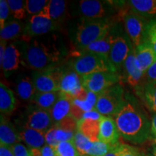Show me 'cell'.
<instances>
[{
	"mask_svg": "<svg viewBox=\"0 0 156 156\" xmlns=\"http://www.w3.org/2000/svg\"><path fill=\"white\" fill-rule=\"evenodd\" d=\"M23 57L25 64L34 71L57 67L67 51L57 35L23 39Z\"/></svg>",
	"mask_w": 156,
	"mask_h": 156,
	"instance_id": "1",
	"label": "cell"
},
{
	"mask_svg": "<svg viewBox=\"0 0 156 156\" xmlns=\"http://www.w3.org/2000/svg\"><path fill=\"white\" fill-rule=\"evenodd\" d=\"M114 119L120 136L134 145L144 143L152 135L151 121L133 95H125L124 103Z\"/></svg>",
	"mask_w": 156,
	"mask_h": 156,
	"instance_id": "2",
	"label": "cell"
},
{
	"mask_svg": "<svg viewBox=\"0 0 156 156\" xmlns=\"http://www.w3.org/2000/svg\"><path fill=\"white\" fill-rule=\"evenodd\" d=\"M111 30V25L106 19L82 18L75 33V45L80 51L88 45L106 36Z\"/></svg>",
	"mask_w": 156,
	"mask_h": 156,
	"instance_id": "3",
	"label": "cell"
},
{
	"mask_svg": "<svg viewBox=\"0 0 156 156\" xmlns=\"http://www.w3.org/2000/svg\"><path fill=\"white\" fill-rule=\"evenodd\" d=\"M69 67L80 76L100 72L118 73L108 57L92 53H77L70 61Z\"/></svg>",
	"mask_w": 156,
	"mask_h": 156,
	"instance_id": "4",
	"label": "cell"
},
{
	"mask_svg": "<svg viewBox=\"0 0 156 156\" xmlns=\"http://www.w3.org/2000/svg\"><path fill=\"white\" fill-rule=\"evenodd\" d=\"M125 95L120 85H114L98 95L95 111L102 116H114L122 108L125 101Z\"/></svg>",
	"mask_w": 156,
	"mask_h": 156,
	"instance_id": "5",
	"label": "cell"
},
{
	"mask_svg": "<svg viewBox=\"0 0 156 156\" xmlns=\"http://www.w3.org/2000/svg\"><path fill=\"white\" fill-rule=\"evenodd\" d=\"M80 79L82 85L87 91L98 95L118 84L120 77L116 72H100L80 76Z\"/></svg>",
	"mask_w": 156,
	"mask_h": 156,
	"instance_id": "6",
	"label": "cell"
},
{
	"mask_svg": "<svg viewBox=\"0 0 156 156\" xmlns=\"http://www.w3.org/2000/svg\"><path fill=\"white\" fill-rule=\"evenodd\" d=\"M63 70L58 67L34 71L32 75L36 92L48 93L60 91V80Z\"/></svg>",
	"mask_w": 156,
	"mask_h": 156,
	"instance_id": "7",
	"label": "cell"
},
{
	"mask_svg": "<svg viewBox=\"0 0 156 156\" xmlns=\"http://www.w3.org/2000/svg\"><path fill=\"white\" fill-rule=\"evenodd\" d=\"M60 91L72 98L73 100H85L88 95V91L84 88L82 85L80 76L72 69L62 71Z\"/></svg>",
	"mask_w": 156,
	"mask_h": 156,
	"instance_id": "8",
	"label": "cell"
},
{
	"mask_svg": "<svg viewBox=\"0 0 156 156\" xmlns=\"http://www.w3.org/2000/svg\"><path fill=\"white\" fill-rule=\"evenodd\" d=\"M61 23L39 15L31 16L28 23L25 25L22 39H28L47 35L52 31L58 30Z\"/></svg>",
	"mask_w": 156,
	"mask_h": 156,
	"instance_id": "9",
	"label": "cell"
},
{
	"mask_svg": "<svg viewBox=\"0 0 156 156\" xmlns=\"http://www.w3.org/2000/svg\"><path fill=\"white\" fill-rule=\"evenodd\" d=\"M124 28L134 47L141 44L145 40V31L148 22L147 18L131 11L124 16Z\"/></svg>",
	"mask_w": 156,
	"mask_h": 156,
	"instance_id": "10",
	"label": "cell"
},
{
	"mask_svg": "<svg viewBox=\"0 0 156 156\" xmlns=\"http://www.w3.org/2000/svg\"><path fill=\"white\" fill-rule=\"evenodd\" d=\"M24 125L46 134L54 124L49 111L33 105L27 110Z\"/></svg>",
	"mask_w": 156,
	"mask_h": 156,
	"instance_id": "11",
	"label": "cell"
},
{
	"mask_svg": "<svg viewBox=\"0 0 156 156\" xmlns=\"http://www.w3.org/2000/svg\"><path fill=\"white\" fill-rule=\"evenodd\" d=\"M134 48L133 44L127 34L116 36L108 55V59L118 73L123 67L126 59Z\"/></svg>",
	"mask_w": 156,
	"mask_h": 156,
	"instance_id": "12",
	"label": "cell"
},
{
	"mask_svg": "<svg viewBox=\"0 0 156 156\" xmlns=\"http://www.w3.org/2000/svg\"><path fill=\"white\" fill-rule=\"evenodd\" d=\"M134 58L136 67L145 75L147 69L156 61V56L153 48L146 40L134 47Z\"/></svg>",
	"mask_w": 156,
	"mask_h": 156,
	"instance_id": "13",
	"label": "cell"
},
{
	"mask_svg": "<svg viewBox=\"0 0 156 156\" xmlns=\"http://www.w3.org/2000/svg\"><path fill=\"white\" fill-rule=\"evenodd\" d=\"M109 9L103 2L82 0L79 2V12L83 18L106 19Z\"/></svg>",
	"mask_w": 156,
	"mask_h": 156,
	"instance_id": "14",
	"label": "cell"
},
{
	"mask_svg": "<svg viewBox=\"0 0 156 156\" xmlns=\"http://www.w3.org/2000/svg\"><path fill=\"white\" fill-rule=\"evenodd\" d=\"M120 134L116 122L112 116H103L100 122L98 140L110 145L118 143Z\"/></svg>",
	"mask_w": 156,
	"mask_h": 156,
	"instance_id": "15",
	"label": "cell"
},
{
	"mask_svg": "<svg viewBox=\"0 0 156 156\" xmlns=\"http://www.w3.org/2000/svg\"><path fill=\"white\" fill-rule=\"evenodd\" d=\"M20 139L24 142L30 149H41L46 145L45 133L23 125L17 130Z\"/></svg>",
	"mask_w": 156,
	"mask_h": 156,
	"instance_id": "16",
	"label": "cell"
},
{
	"mask_svg": "<svg viewBox=\"0 0 156 156\" xmlns=\"http://www.w3.org/2000/svg\"><path fill=\"white\" fill-rule=\"evenodd\" d=\"M73 101L72 98L61 93L57 101L49 111L54 124H58L66 117L71 115Z\"/></svg>",
	"mask_w": 156,
	"mask_h": 156,
	"instance_id": "17",
	"label": "cell"
},
{
	"mask_svg": "<svg viewBox=\"0 0 156 156\" xmlns=\"http://www.w3.org/2000/svg\"><path fill=\"white\" fill-rule=\"evenodd\" d=\"M22 53L13 43L7 45L5 55L0 62V65L5 73H11L17 69L22 61Z\"/></svg>",
	"mask_w": 156,
	"mask_h": 156,
	"instance_id": "18",
	"label": "cell"
},
{
	"mask_svg": "<svg viewBox=\"0 0 156 156\" xmlns=\"http://www.w3.org/2000/svg\"><path fill=\"white\" fill-rule=\"evenodd\" d=\"M0 145L12 147L13 145L20 142L17 130L3 114L0 116Z\"/></svg>",
	"mask_w": 156,
	"mask_h": 156,
	"instance_id": "19",
	"label": "cell"
},
{
	"mask_svg": "<svg viewBox=\"0 0 156 156\" xmlns=\"http://www.w3.org/2000/svg\"><path fill=\"white\" fill-rule=\"evenodd\" d=\"M67 2L63 0H49L38 15L60 23L67 13Z\"/></svg>",
	"mask_w": 156,
	"mask_h": 156,
	"instance_id": "20",
	"label": "cell"
},
{
	"mask_svg": "<svg viewBox=\"0 0 156 156\" xmlns=\"http://www.w3.org/2000/svg\"><path fill=\"white\" fill-rule=\"evenodd\" d=\"M98 95V94L88 92L87 98L85 100L80 101L74 99L71 109V116L78 122L83 118L85 113L95 110Z\"/></svg>",
	"mask_w": 156,
	"mask_h": 156,
	"instance_id": "21",
	"label": "cell"
},
{
	"mask_svg": "<svg viewBox=\"0 0 156 156\" xmlns=\"http://www.w3.org/2000/svg\"><path fill=\"white\" fill-rule=\"evenodd\" d=\"M116 36L111 34L110 33L101 40L97 41L93 44L88 45L85 48L80 51H78L77 53H92L101 54L108 58L113 44L115 41Z\"/></svg>",
	"mask_w": 156,
	"mask_h": 156,
	"instance_id": "22",
	"label": "cell"
},
{
	"mask_svg": "<svg viewBox=\"0 0 156 156\" xmlns=\"http://www.w3.org/2000/svg\"><path fill=\"white\" fill-rule=\"evenodd\" d=\"M123 67L124 68L126 73V79L129 85L132 87H137L142 78L145 75L138 69L135 64L134 58V48L132 51L128 56L124 62Z\"/></svg>",
	"mask_w": 156,
	"mask_h": 156,
	"instance_id": "23",
	"label": "cell"
},
{
	"mask_svg": "<svg viewBox=\"0 0 156 156\" xmlns=\"http://www.w3.org/2000/svg\"><path fill=\"white\" fill-rule=\"evenodd\" d=\"M17 101L12 90L3 83L0 84V112L1 114H9L16 108Z\"/></svg>",
	"mask_w": 156,
	"mask_h": 156,
	"instance_id": "24",
	"label": "cell"
},
{
	"mask_svg": "<svg viewBox=\"0 0 156 156\" xmlns=\"http://www.w3.org/2000/svg\"><path fill=\"white\" fill-rule=\"evenodd\" d=\"M131 11L140 16L153 17L156 15V0H129Z\"/></svg>",
	"mask_w": 156,
	"mask_h": 156,
	"instance_id": "25",
	"label": "cell"
},
{
	"mask_svg": "<svg viewBox=\"0 0 156 156\" xmlns=\"http://www.w3.org/2000/svg\"><path fill=\"white\" fill-rule=\"evenodd\" d=\"M101 119H81L77 122V131L88 137L93 142L98 141Z\"/></svg>",
	"mask_w": 156,
	"mask_h": 156,
	"instance_id": "26",
	"label": "cell"
},
{
	"mask_svg": "<svg viewBox=\"0 0 156 156\" xmlns=\"http://www.w3.org/2000/svg\"><path fill=\"white\" fill-rule=\"evenodd\" d=\"M60 91L48 93L36 92L31 99L30 102L33 105H35L39 108L50 111L60 97Z\"/></svg>",
	"mask_w": 156,
	"mask_h": 156,
	"instance_id": "27",
	"label": "cell"
},
{
	"mask_svg": "<svg viewBox=\"0 0 156 156\" xmlns=\"http://www.w3.org/2000/svg\"><path fill=\"white\" fill-rule=\"evenodd\" d=\"M16 92L22 100L30 101L36 93L32 78L28 76L19 78L16 83Z\"/></svg>",
	"mask_w": 156,
	"mask_h": 156,
	"instance_id": "28",
	"label": "cell"
},
{
	"mask_svg": "<svg viewBox=\"0 0 156 156\" xmlns=\"http://www.w3.org/2000/svg\"><path fill=\"white\" fill-rule=\"evenodd\" d=\"M24 25L18 20H12L7 23L2 29L0 30L1 40H12L23 36Z\"/></svg>",
	"mask_w": 156,
	"mask_h": 156,
	"instance_id": "29",
	"label": "cell"
},
{
	"mask_svg": "<svg viewBox=\"0 0 156 156\" xmlns=\"http://www.w3.org/2000/svg\"><path fill=\"white\" fill-rule=\"evenodd\" d=\"M141 92L146 106L155 114L156 113V81H146L142 85Z\"/></svg>",
	"mask_w": 156,
	"mask_h": 156,
	"instance_id": "30",
	"label": "cell"
},
{
	"mask_svg": "<svg viewBox=\"0 0 156 156\" xmlns=\"http://www.w3.org/2000/svg\"><path fill=\"white\" fill-rule=\"evenodd\" d=\"M73 142L80 155H87L93 145V142L88 137L79 131L76 132Z\"/></svg>",
	"mask_w": 156,
	"mask_h": 156,
	"instance_id": "31",
	"label": "cell"
},
{
	"mask_svg": "<svg viewBox=\"0 0 156 156\" xmlns=\"http://www.w3.org/2000/svg\"><path fill=\"white\" fill-rule=\"evenodd\" d=\"M11 15L17 20H22L25 17L26 7L25 1L22 0H7Z\"/></svg>",
	"mask_w": 156,
	"mask_h": 156,
	"instance_id": "32",
	"label": "cell"
},
{
	"mask_svg": "<svg viewBox=\"0 0 156 156\" xmlns=\"http://www.w3.org/2000/svg\"><path fill=\"white\" fill-rule=\"evenodd\" d=\"M56 156H78L80 155L73 142H62L55 149Z\"/></svg>",
	"mask_w": 156,
	"mask_h": 156,
	"instance_id": "33",
	"label": "cell"
},
{
	"mask_svg": "<svg viewBox=\"0 0 156 156\" xmlns=\"http://www.w3.org/2000/svg\"><path fill=\"white\" fill-rule=\"evenodd\" d=\"M48 3L47 0H26L25 7L28 14L38 15Z\"/></svg>",
	"mask_w": 156,
	"mask_h": 156,
	"instance_id": "34",
	"label": "cell"
},
{
	"mask_svg": "<svg viewBox=\"0 0 156 156\" xmlns=\"http://www.w3.org/2000/svg\"><path fill=\"white\" fill-rule=\"evenodd\" d=\"M145 40L149 43L156 56V19L150 20L147 25Z\"/></svg>",
	"mask_w": 156,
	"mask_h": 156,
	"instance_id": "35",
	"label": "cell"
},
{
	"mask_svg": "<svg viewBox=\"0 0 156 156\" xmlns=\"http://www.w3.org/2000/svg\"><path fill=\"white\" fill-rule=\"evenodd\" d=\"M113 145L104 143L101 141H96L93 142L91 149L87 152V156H104L110 151Z\"/></svg>",
	"mask_w": 156,
	"mask_h": 156,
	"instance_id": "36",
	"label": "cell"
},
{
	"mask_svg": "<svg viewBox=\"0 0 156 156\" xmlns=\"http://www.w3.org/2000/svg\"><path fill=\"white\" fill-rule=\"evenodd\" d=\"M9 14H11L8 3L6 0L0 1V28L2 29L5 26Z\"/></svg>",
	"mask_w": 156,
	"mask_h": 156,
	"instance_id": "37",
	"label": "cell"
},
{
	"mask_svg": "<svg viewBox=\"0 0 156 156\" xmlns=\"http://www.w3.org/2000/svg\"><path fill=\"white\" fill-rule=\"evenodd\" d=\"M56 126L54 124V125L52 126L46 134H45L46 145L51 146V147H53L54 149H55L56 147L58 144V142L56 139Z\"/></svg>",
	"mask_w": 156,
	"mask_h": 156,
	"instance_id": "38",
	"label": "cell"
},
{
	"mask_svg": "<svg viewBox=\"0 0 156 156\" xmlns=\"http://www.w3.org/2000/svg\"><path fill=\"white\" fill-rule=\"evenodd\" d=\"M15 156H31L30 150H28L21 142H17L11 147Z\"/></svg>",
	"mask_w": 156,
	"mask_h": 156,
	"instance_id": "39",
	"label": "cell"
},
{
	"mask_svg": "<svg viewBox=\"0 0 156 156\" xmlns=\"http://www.w3.org/2000/svg\"><path fill=\"white\" fill-rule=\"evenodd\" d=\"M121 156H142V155L134 147L123 144Z\"/></svg>",
	"mask_w": 156,
	"mask_h": 156,
	"instance_id": "40",
	"label": "cell"
},
{
	"mask_svg": "<svg viewBox=\"0 0 156 156\" xmlns=\"http://www.w3.org/2000/svg\"><path fill=\"white\" fill-rule=\"evenodd\" d=\"M145 76L147 81H156V61L147 69Z\"/></svg>",
	"mask_w": 156,
	"mask_h": 156,
	"instance_id": "41",
	"label": "cell"
},
{
	"mask_svg": "<svg viewBox=\"0 0 156 156\" xmlns=\"http://www.w3.org/2000/svg\"><path fill=\"white\" fill-rule=\"evenodd\" d=\"M122 145L123 144L119 143V142L115 144V145L112 146L110 151L104 156H121L122 155Z\"/></svg>",
	"mask_w": 156,
	"mask_h": 156,
	"instance_id": "42",
	"label": "cell"
},
{
	"mask_svg": "<svg viewBox=\"0 0 156 156\" xmlns=\"http://www.w3.org/2000/svg\"><path fill=\"white\" fill-rule=\"evenodd\" d=\"M41 156H56L55 150L51 146L46 145L41 149Z\"/></svg>",
	"mask_w": 156,
	"mask_h": 156,
	"instance_id": "43",
	"label": "cell"
},
{
	"mask_svg": "<svg viewBox=\"0 0 156 156\" xmlns=\"http://www.w3.org/2000/svg\"><path fill=\"white\" fill-rule=\"evenodd\" d=\"M0 156H15L11 147L0 145Z\"/></svg>",
	"mask_w": 156,
	"mask_h": 156,
	"instance_id": "44",
	"label": "cell"
},
{
	"mask_svg": "<svg viewBox=\"0 0 156 156\" xmlns=\"http://www.w3.org/2000/svg\"><path fill=\"white\" fill-rule=\"evenodd\" d=\"M151 134L156 139V113L153 114L151 119Z\"/></svg>",
	"mask_w": 156,
	"mask_h": 156,
	"instance_id": "45",
	"label": "cell"
},
{
	"mask_svg": "<svg viewBox=\"0 0 156 156\" xmlns=\"http://www.w3.org/2000/svg\"><path fill=\"white\" fill-rule=\"evenodd\" d=\"M7 41L1 40V44H0V62L2 60L3 56L5 55L6 48H7Z\"/></svg>",
	"mask_w": 156,
	"mask_h": 156,
	"instance_id": "46",
	"label": "cell"
},
{
	"mask_svg": "<svg viewBox=\"0 0 156 156\" xmlns=\"http://www.w3.org/2000/svg\"><path fill=\"white\" fill-rule=\"evenodd\" d=\"M153 156H156V143L153 148Z\"/></svg>",
	"mask_w": 156,
	"mask_h": 156,
	"instance_id": "47",
	"label": "cell"
},
{
	"mask_svg": "<svg viewBox=\"0 0 156 156\" xmlns=\"http://www.w3.org/2000/svg\"><path fill=\"white\" fill-rule=\"evenodd\" d=\"M78 156H87V155H79Z\"/></svg>",
	"mask_w": 156,
	"mask_h": 156,
	"instance_id": "48",
	"label": "cell"
},
{
	"mask_svg": "<svg viewBox=\"0 0 156 156\" xmlns=\"http://www.w3.org/2000/svg\"><path fill=\"white\" fill-rule=\"evenodd\" d=\"M155 142L156 143V139H155Z\"/></svg>",
	"mask_w": 156,
	"mask_h": 156,
	"instance_id": "49",
	"label": "cell"
},
{
	"mask_svg": "<svg viewBox=\"0 0 156 156\" xmlns=\"http://www.w3.org/2000/svg\"><path fill=\"white\" fill-rule=\"evenodd\" d=\"M31 156H32V155H31Z\"/></svg>",
	"mask_w": 156,
	"mask_h": 156,
	"instance_id": "50",
	"label": "cell"
}]
</instances>
